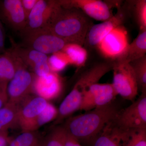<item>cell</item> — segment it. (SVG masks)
<instances>
[{
	"instance_id": "obj_33",
	"label": "cell",
	"mask_w": 146,
	"mask_h": 146,
	"mask_svg": "<svg viewBox=\"0 0 146 146\" xmlns=\"http://www.w3.org/2000/svg\"><path fill=\"white\" fill-rule=\"evenodd\" d=\"M11 140L8 131H0V146H9Z\"/></svg>"
},
{
	"instance_id": "obj_20",
	"label": "cell",
	"mask_w": 146,
	"mask_h": 146,
	"mask_svg": "<svg viewBox=\"0 0 146 146\" xmlns=\"http://www.w3.org/2000/svg\"><path fill=\"white\" fill-rule=\"evenodd\" d=\"M18 125V105L7 102L0 109V131Z\"/></svg>"
},
{
	"instance_id": "obj_2",
	"label": "cell",
	"mask_w": 146,
	"mask_h": 146,
	"mask_svg": "<svg viewBox=\"0 0 146 146\" xmlns=\"http://www.w3.org/2000/svg\"><path fill=\"white\" fill-rule=\"evenodd\" d=\"M93 25L91 18L81 10L63 7L60 4L46 29L63 39L67 44H75L83 46L87 33Z\"/></svg>"
},
{
	"instance_id": "obj_3",
	"label": "cell",
	"mask_w": 146,
	"mask_h": 146,
	"mask_svg": "<svg viewBox=\"0 0 146 146\" xmlns=\"http://www.w3.org/2000/svg\"><path fill=\"white\" fill-rule=\"evenodd\" d=\"M114 60L96 63L83 72L58 109V115L54 125H57L79 110L84 96L90 86L98 83L100 79L112 70Z\"/></svg>"
},
{
	"instance_id": "obj_5",
	"label": "cell",
	"mask_w": 146,
	"mask_h": 146,
	"mask_svg": "<svg viewBox=\"0 0 146 146\" xmlns=\"http://www.w3.org/2000/svg\"><path fill=\"white\" fill-rule=\"evenodd\" d=\"M112 84L117 91L124 99L133 101L138 94L136 77L129 63L114 60Z\"/></svg>"
},
{
	"instance_id": "obj_21",
	"label": "cell",
	"mask_w": 146,
	"mask_h": 146,
	"mask_svg": "<svg viewBox=\"0 0 146 146\" xmlns=\"http://www.w3.org/2000/svg\"><path fill=\"white\" fill-rule=\"evenodd\" d=\"M58 109L51 104L48 103L45 109L29 124L23 131H36L43 126L55 120Z\"/></svg>"
},
{
	"instance_id": "obj_30",
	"label": "cell",
	"mask_w": 146,
	"mask_h": 146,
	"mask_svg": "<svg viewBox=\"0 0 146 146\" xmlns=\"http://www.w3.org/2000/svg\"><path fill=\"white\" fill-rule=\"evenodd\" d=\"M64 146H82L77 140L68 134L64 129Z\"/></svg>"
},
{
	"instance_id": "obj_26",
	"label": "cell",
	"mask_w": 146,
	"mask_h": 146,
	"mask_svg": "<svg viewBox=\"0 0 146 146\" xmlns=\"http://www.w3.org/2000/svg\"><path fill=\"white\" fill-rule=\"evenodd\" d=\"M64 136L61 125L55 126L42 138V146H64Z\"/></svg>"
},
{
	"instance_id": "obj_27",
	"label": "cell",
	"mask_w": 146,
	"mask_h": 146,
	"mask_svg": "<svg viewBox=\"0 0 146 146\" xmlns=\"http://www.w3.org/2000/svg\"><path fill=\"white\" fill-rule=\"evenodd\" d=\"M135 18L140 30L146 29V1H132Z\"/></svg>"
},
{
	"instance_id": "obj_29",
	"label": "cell",
	"mask_w": 146,
	"mask_h": 146,
	"mask_svg": "<svg viewBox=\"0 0 146 146\" xmlns=\"http://www.w3.org/2000/svg\"><path fill=\"white\" fill-rule=\"evenodd\" d=\"M38 0H21L22 6L27 19L29 14L35 5Z\"/></svg>"
},
{
	"instance_id": "obj_7",
	"label": "cell",
	"mask_w": 146,
	"mask_h": 146,
	"mask_svg": "<svg viewBox=\"0 0 146 146\" xmlns=\"http://www.w3.org/2000/svg\"><path fill=\"white\" fill-rule=\"evenodd\" d=\"M114 121L124 130L146 128V91L128 107L120 110Z\"/></svg>"
},
{
	"instance_id": "obj_6",
	"label": "cell",
	"mask_w": 146,
	"mask_h": 146,
	"mask_svg": "<svg viewBox=\"0 0 146 146\" xmlns=\"http://www.w3.org/2000/svg\"><path fill=\"white\" fill-rule=\"evenodd\" d=\"M23 46L29 48L46 55L54 54L62 51L67 44L47 29L22 35Z\"/></svg>"
},
{
	"instance_id": "obj_22",
	"label": "cell",
	"mask_w": 146,
	"mask_h": 146,
	"mask_svg": "<svg viewBox=\"0 0 146 146\" xmlns=\"http://www.w3.org/2000/svg\"><path fill=\"white\" fill-rule=\"evenodd\" d=\"M62 51L68 58L70 63L78 68L83 67L85 65L87 59V51L82 46L68 44Z\"/></svg>"
},
{
	"instance_id": "obj_28",
	"label": "cell",
	"mask_w": 146,
	"mask_h": 146,
	"mask_svg": "<svg viewBox=\"0 0 146 146\" xmlns=\"http://www.w3.org/2000/svg\"><path fill=\"white\" fill-rule=\"evenodd\" d=\"M60 52L53 54L48 59L49 65L51 72H56L62 70L70 63L65 54L63 52L60 53Z\"/></svg>"
},
{
	"instance_id": "obj_12",
	"label": "cell",
	"mask_w": 146,
	"mask_h": 146,
	"mask_svg": "<svg viewBox=\"0 0 146 146\" xmlns=\"http://www.w3.org/2000/svg\"><path fill=\"white\" fill-rule=\"evenodd\" d=\"M0 19L13 30L23 31L27 18L21 0L0 1Z\"/></svg>"
},
{
	"instance_id": "obj_8",
	"label": "cell",
	"mask_w": 146,
	"mask_h": 146,
	"mask_svg": "<svg viewBox=\"0 0 146 146\" xmlns=\"http://www.w3.org/2000/svg\"><path fill=\"white\" fill-rule=\"evenodd\" d=\"M59 5L58 1L38 0L29 14L21 35L46 29Z\"/></svg>"
},
{
	"instance_id": "obj_13",
	"label": "cell",
	"mask_w": 146,
	"mask_h": 146,
	"mask_svg": "<svg viewBox=\"0 0 146 146\" xmlns=\"http://www.w3.org/2000/svg\"><path fill=\"white\" fill-rule=\"evenodd\" d=\"M129 44L126 31L120 26L108 35L98 46L106 56L115 60L124 52Z\"/></svg>"
},
{
	"instance_id": "obj_1",
	"label": "cell",
	"mask_w": 146,
	"mask_h": 146,
	"mask_svg": "<svg viewBox=\"0 0 146 146\" xmlns=\"http://www.w3.org/2000/svg\"><path fill=\"white\" fill-rule=\"evenodd\" d=\"M119 110L118 106L112 102L84 114L69 117L61 126L80 143L90 145L108 123L115 119Z\"/></svg>"
},
{
	"instance_id": "obj_9",
	"label": "cell",
	"mask_w": 146,
	"mask_h": 146,
	"mask_svg": "<svg viewBox=\"0 0 146 146\" xmlns=\"http://www.w3.org/2000/svg\"><path fill=\"white\" fill-rule=\"evenodd\" d=\"M115 15L101 23L93 25L88 31L84 44L90 47L98 46L113 30L121 25L128 16L129 7L125 6L118 7Z\"/></svg>"
},
{
	"instance_id": "obj_16",
	"label": "cell",
	"mask_w": 146,
	"mask_h": 146,
	"mask_svg": "<svg viewBox=\"0 0 146 146\" xmlns=\"http://www.w3.org/2000/svg\"><path fill=\"white\" fill-rule=\"evenodd\" d=\"M114 119L108 123L90 146H123L126 130L118 127Z\"/></svg>"
},
{
	"instance_id": "obj_14",
	"label": "cell",
	"mask_w": 146,
	"mask_h": 146,
	"mask_svg": "<svg viewBox=\"0 0 146 146\" xmlns=\"http://www.w3.org/2000/svg\"><path fill=\"white\" fill-rule=\"evenodd\" d=\"M48 101L41 97L31 95L18 105V125L22 131L45 109Z\"/></svg>"
},
{
	"instance_id": "obj_18",
	"label": "cell",
	"mask_w": 146,
	"mask_h": 146,
	"mask_svg": "<svg viewBox=\"0 0 146 146\" xmlns=\"http://www.w3.org/2000/svg\"><path fill=\"white\" fill-rule=\"evenodd\" d=\"M146 53V29H145L140 30L138 36L129 44L124 52L115 60L129 63L145 56Z\"/></svg>"
},
{
	"instance_id": "obj_4",
	"label": "cell",
	"mask_w": 146,
	"mask_h": 146,
	"mask_svg": "<svg viewBox=\"0 0 146 146\" xmlns=\"http://www.w3.org/2000/svg\"><path fill=\"white\" fill-rule=\"evenodd\" d=\"M11 48L15 54L16 71L7 84V93L8 102L18 105L33 91L36 76L31 72L13 48Z\"/></svg>"
},
{
	"instance_id": "obj_23",
	"label": "cell",
	"mask_w": 146,
	"mask_h": 146,
	"mask_svg": "<svg viewBox=\"0 0 146 146\" xmlns=\"http://www.w3.org/2000/svg\"><path fill=\"white\" fill-rule=\"evenodd\" d=\"M42 138L37 131H22L11 140L9 146H42Z\"/></svg>"
},
{
	"instance_id": "obj_32",
	"label": "cell",
	"mask_w": 146,
	"mask_h": 146,
	"mask_svg": "<svg viewBox=\"0 0 146 146\" xmlns=\"http://www.w3.org/2000/svg\"><path fill=\"white\" fill-rule=\"evenodd\" d=\"M7 88V86L0 85V109L3 107L8 102Z\"/></svg>"
},
{
	"instance_id": "obj_17",
	"label": "cell",
	"mask_w": 146,
	"mask_h": 146,
	"mask_svg": "<svg viewBox=\"0 0 146 146\" xmlns=\"http://www.w3.org/2000/svg\"><path fill=\"white\" fill-rule=\"evenodd\" d=\"M86 93L94 100L96 108L112 103L118 95L112 83L94 84Z\"/></svg>"
},
{
	"instance_id": "obj_10",
	"label": "cell",
	"mask_w": 146,
	"mask_h": 146,
	"mask_svg": "<svg viewBox=\"0 0 146 146\" xmlns=\"http://www.w3.org/2000/svg\"><path fill=\"white\" fill-rule=\"evenodd\" d=\"M61 6L78 9L90 18L104 22L113 16L108 1L100 0H60Z\"/></svg>"
},
{
	"instance_id": "obj_19",
	"label": "cell",
	"mask_w": 146,
	"mask_h": 146,
	"mask_svg": "<svg viewBox=\"0 0 146 146\" xmlns=\"http://www.w3.org/2000/svg\"><path fill=\"white\" fill-rule=\"evenodd\" d=\"M14 53L12 49L0 54V85L7 86L16 71Z\"/></svg>"
},
{
	"instance_id": "obj_25",
	"label": "cell",
	"mask_w": 146,
	"mask_h": 146,
	"mask_svg": "<svg viewBox=\"0 0 146 146\" xmlns=\"http://www.w3.org/2000/svg\"><path fill=\"white\" fill-rule=\"evenodd\" d=\"M123 146H146V128L126 130Z\"/></svg>"
},
{
	"instance_id": "obj_11",
	"label": "cell",
	"mask_w": 146,
	"mask_h": 146,
	"mask_svg": "<svg viewBox=\"0 0 146 146\" xmlns=\"http://www.w3.org/2000/svg\"><path fill=\"white\" fill-rule=\"evenodd\" d=\"M12 48L27 68L33 71L36 77L44 76L51 72L47 55L14 43H12Z\"/></svg>"
},
{
	"instance_id": "obj_24",
	"label": "cell",
	"mask_w": 146,
	"mask_h": 146,
	"mask_svg": "<svg viewBox=\"0 0 146 146\" xmlns=\"http://www.w3.org/2000/svg\"><path fill=\"white\" fill-rule=\"evenodd\" d=\"M129 63L136 77L138 90L141 93L146 91V55Z\"/></svg>"
},
{
	"instance_id": "obj_15",
	"label": "cell",
	"mask_w": 146,
	"mask_h": 146,
	"mask_svg": "<svg viewBox=\"0 0 146 146\" xmlns=\"http://www.w3.org/2000/svg\"><path fill=\"white\" fill-rule=\"evenodd\" d=\"M62 89L61 79L56 72H51L44 76L35 77L33 91L47 101L57 98Z\"/></svg>"
},
{
	"instance_id": "obj_31",
	"label": "cell",
	"mask_w": 146,
	"mask_h": 146,
	"mask_svg": "<svg viewBox=\"0 0 146 146\" xmlns=\"http://www.w3.org/2000/svg\"><path fill=\"white\" fill-rule=\"evenodd\" d=\"M5 33L1 21L0 19V54L5 51Z\"/></svg>"
}]
</instances>
